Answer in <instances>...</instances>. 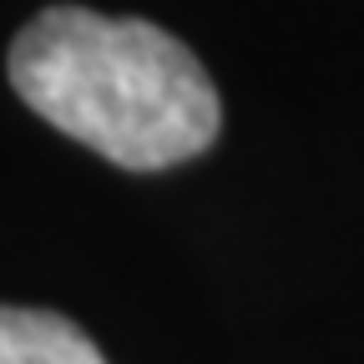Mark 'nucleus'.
Segmentation results:
<instances>
[{"label": "nucleus", "instance_id": "nucleus-2", "mask_svg": "<svg viewBox=\"0 0 364 364\" xmlns=\"http://www.w3.org/2000/svg\"><path fill=\"white\" fill-rule=\"evenodd\" d=\"M0 364H107V359L71 318L51 309L0 304Z\"/></svg>", "mask_w": 364, "mask_h": 364}, {"label": "nucleus", "instance_id": "nucleus-1", "mask_svg": "<svg viewBox=\"0 0 364 364\" xmlns=\"http://www.w3.org/2000/svg\"><path fill=\"white\" fill-rule=\"evenodd\" d=\"M11 86L56 132L127 172L213 147L223 107L203 61L152 21L51 6L11 41Z\"/></svg>", "mask_w": 364, "mask_h": 364}]
</instances>
